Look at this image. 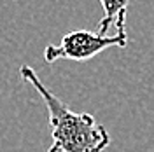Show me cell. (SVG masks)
Returning <instances> with one entry per match:
<instances>
[{"label": "cell", "mask_w": 154, "mask_h": 152, "mask_svg": "<svg viewBox=\"0 0 154 152\" xmlns=\"http://www.w3.org/2000/svg\"><path fill=\"white\" fill-rule=\"evenodd\" d=\"M21 77L30 82L42 96L49 110V126L53 135V147L63 152H102L110 145V135L91 114L72 112L54 93H51L33 68L23 65Z\"/></svg>", "instance_id": "6da1fadb"}, {"label": "cell", "mask_w": 154, "mask_h": 152, "mask_svg": "<svg viewBox=\"0 0 154 152\" xmlns=\"http://www.w3.org/2000/svg\"><path fill=\"white\" fill-rule=\"evenodd\" d=\"M128 35L126 32H117L116 35H100L88 30L70 32L61 38L60 46H48L44 49V59L54 63L56 59H72V61H86L96 56L98 53L109 47H126Z\"/></svg>", "instance_id": "7a4b0ae2"}, {"label": "cell", "mask_w": 154, "mask_h": 152, "mask_svg": "<svg viewBox=\"0 0 154 152\" xmlns=\"http://www.w3.org/2000/svg\"><path fill=\"white\" fill-rule=\"evenodd\" d=\"M103 7V18L98 23V33L107 35V30L114 25L117 32H123L126 25V9L130 0H100Z\"/></svg>", "instance_id": "3957f363"}, {"label": "cell", "mask_w": 154, "mask_h": 152, "mask_svg": "<svg viewBox=\"0 0 154 152\" xmlns=\"http://www.w3.org/2000/svg\"><path fill=\"white\" fill-rule=\"evenodd\" d=\"M48 152H63V150H60V149H56V147H53V145H51Z\"/></svg>", "instance_id": "277c9868"}]
</instances>
